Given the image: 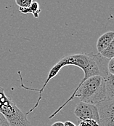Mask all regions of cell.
Returning <instances> with one entry per match:
<instances>
[{"mask_svg": "<svg viewBox=\"0 0 114 126\" xmlns=\"http://www.w3.org/2000/svg\"><path fill=\"white\" fill-rule=\"evenodd\" d=\"M108 61H109L108 59L102 56L100 53H97V54H95L93 53H76V54L65 55L51 68L50 71L49 72L48 76L47 77V79L45 80L44 85L40 89H36V88L33 89V88L25 87L23 84L21 74L19 72L21 87H23L25 90L37 91L39 94L38 100L36 104L34 106L33 108L30 109L28 112L26 113V114L28 115L30 113H31L34 110H35L38 107L39 102L41 101L42 98V93L45 89V88L47 87V84L52 78H54L57 75L63 67L67 66H74L80 68L84 72V78L81 79V81L79 83L81 84L89 77L95 76V75H100L105 78L109 74L108 70Z\"/></svg>", "mask_w": 114, "mask_h": 126, "instance_id": "1", "label": "cell"}, {"mask_svg": "<svg viewBox=\"0 0 114 126\" xmlns=\"http://www.w3.org/2000/svg\"><path fill=\"white\" fill-rule=\"evenodd\" d=\"M74 98H78L81 102L94 105H97L107 99L105 77L100 75H95L89 77L82 83L78 84L70 98L53 112L49 117V119L50 120L55 117L57 113H59Z\"/></svg>", "mask_w": 114, "mask_h": 126, "instance_id": "2", "label": "cell"}, {"mask_svg": "<svg viewBox=\"0 0 114 126\" xmlns=\"http://www.w3.org/2000/svg\"><path fill=\"white\" fill-rule=\"evenodd\" d=\"M0 113L5 117L10 126H27L28 123V115L5 94L1 87H0Z\"/></svg>", "mask_w": 114, "mask_h": 126, "instance_id": "3", "label": "cell"}, {"mask_svg": "<svg viewBox=\"0 0 114 126\" xmlns=\"http://www.w3.org/2000/svg\"><path fill=\"white\" fill-rule=\"evenodd\" d=\"M96 106L99 112V126H114V101L105 99Z\"/></svg>", "mask_w": 114, "mask_h": 126, "instance_id": "4", "label": "cell"}, {"mask_svg": "<svg viewBox=\"0 0 114 126\" xmlns=\"http://www.w3.org/2000/svg\"><path fill=\"white\" fill-rule=\"evenodd\" d=\"M74 114L81 120H92L99 121V112L96 105L80 101L76 106Z\"/></svg>", "mask_w": 114, "mask_h": 126, "instance_id": "5", "label": "cell"}, {"mask_svg": "<svg viewBox=\"0 0 114 126\" xmlns=\"http://www.w3.org/2000/svg\"><path fill=\"white\" fill-rule=\"evenodd\" d=\"M114 38V32H108L104 33L102 35L100 36L97 42V50L98 53H100L104 50L112 42Z\"/></svg>", "mask_w": 114, "mask_h": 126, "instance_id": "6", "label": "cell"}, {"mask_svg": "<svg viewBox=\"0 0 114 126\" xmlns=\"http://www.w3.org/2000/svg\"><path fill=\"white\" fill-rule=\"evenodd\" d=\"M107 99L114 101V75L108 74L105 78Z\"/></svg>", "mask_w": 114, "mask_h": 126, "instance_id": "7", "label": "cell"}, {"mask_svg": "<svg viewBox=\"0 0 114 126\" xmlns=\"http://www.w3.org/2000/svg\"><path fill=\"white\" fill-rule=\"evenodd\" d=\"M19 11L23 14L31 13L34 15V18H38L41 13V10L37 1H33L28 7H19Z\"/></svg>", "mask_w": 114, "mask_h": 126, "instance_id": "8", "label": "cell"}, {"mask_svg": "<svg viewBox=\"0 0 114 126\" xmlns=\"http://www.w3.org/2000/svg\"><path fill=\"white\" fill-rule=\"evenodd\" d=\"M100 54L104 58L110 60L111 58L114 57V38L112 40V42L110 43V45L104 50H102Z\"/></svg>", "mask_w": 114, "mask_h": 126, "instance_id": "9", "label": "cell"}, {"mask_svg": "<svg viewBox=\"0 0 114 126\" xmlns=\"http://www.w3.org/2000/svg\"><path fill=\"white\" fill-rule=\"evenodd\" d=\"M78 126H99V123L92 120H78Z\"/></svg>", "mask_w": 114, "mask_h": 126, "instance_id": "10", "label": "cell"}, {"mask_svg": "<svg viewBox=\"0 0 114 126\" xmlns=\"http://www.w3.org/2000/svg\"><path fill=\"white\" fill-rule=\"evenodd\" d=\"M32 2L33 0H15V3L19 7H28Z\"/></svg>", "mask_w": 114, "mask_h": 126, "instance_id": "11", "label": "cell"}, {"mask_svg": "<svg viewBox=\"0 0 114 126\" xmlns=\"http://www.w3.org/2000/svg\"><path fill=\"white\" fill-rule=\"evenodd\" d=\"M108 70L109 74L114 75V57L111 58L108 63Z\"/></svg>", "mask_w": 114, "mask_h": 126, "instance_id": "12", "label": "cell"}, {"mask_svg": "<svg viewBox=\"0 0 114 126\" xmlns=\"http://www.w3.org/2000/svg\"><path fill=\"white\" fill-rule=\"evenodd\" d=\"M0 126H10L7 120L1 113H0Z\"/></svg>", "mask_w": 114, "mask_h": 126, "instance_id": "13", "label": "cell"}, {"mask_svg": "<svg viewBox=\"0 0 114 126\" xmlns=\"http://www.w3.org/2000/svg\"><path fill=\"white\" fill-rule=\"evenodd\" d=\"M64 126H76L74 123H72V122H71V121H68V120H67V121H65V123H64Z\"/></svg>", "mask_w": 114, "mask_h": 126, "instance_id": "14", "label": "cell"}, {"mask_svg": "<svg viewBox=\"0 0 114 126\" xmlns=\"http://www.w3.org/2000/svg\"><path fill=\"white\" fill-rule=\"evenodd\" d=\"M52 126H64V123L58 121V122H56V123H53L52 125Z\"/></svg>", "mask_w": 114, "mask_h": 126, "instance_id": "15", "label": "cell"}]
</instances>
